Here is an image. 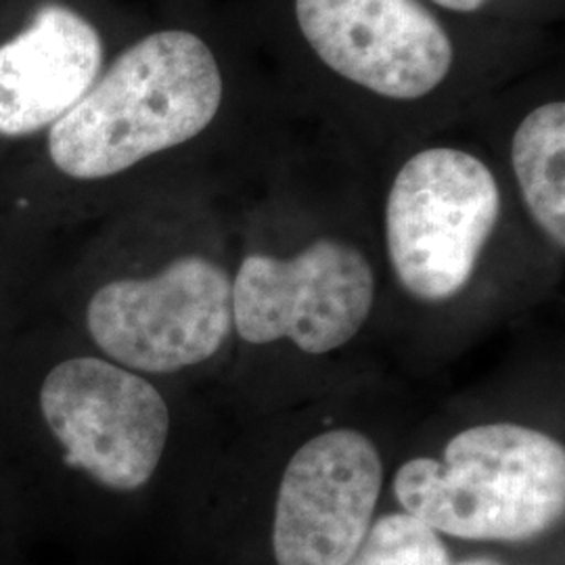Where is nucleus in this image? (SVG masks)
Wrapping results in <instances>:
<instances>
[{"instance_id":"nucleus-13","label":"nucleus","mask_w":565,"mask_h":565,"mask_svg":"<svg viewBox=\"0 0 565 565\" xmlns=\"http://www.w3.org/2000/svg\"><path fill=\"white\" fill-rule=\"evenodd\" d=\"M457 565H501L499 562H492V559H471V562H463V564Z\"/></svg>"},{"instance_id":"nucleus-6","label":"nucleus","mask_w":565,"mask_h":565,"mask_svg":"<svg viewBox=\"0 0 565 565\" xmlns=\"http://www.w3.org/2000/svg\"><path fill=\"white\" fill-rule=\"evenodd\" d=\"M375 300V273L363 249L319 237L289 258L249 254L233 281V324L245 342L289 340L327 354L356 338Z\"/></svg>"},{"instance_id":"nucleus-12","label":"nucleus","mask_w":565,"mask_h":565,"mask_svg":"<svg viewBox=\"0 0 565 565\" xmlns=\"http://www.w3.org/2000/svg\"><path fill=\"white\" fill-rule=\"evenodd\" d=\"M436 13L448 18H478L492 11L497 4L507 0H422Z\"/></svg>"},{"instance_id":"nucleus-11","label":"nucleus","mask_w":565,"mask_h":565,"mask_svg":"<svg viewBox=\"0 0 565 565\" xmlns=\"http://www.w3.org/2000/svg\"><path fill=\"white\" fill-rule=\"evenodd\" d=\"M49 273L0 264V348L39 312Z\"/></svg>"},{"instance_id":"nucleus-3","label":"nucleus","mask_w":565,"mask_h":565,"mask_svg":"<svg viewBox=\"0 0 565 565\" xmlns=\"http://www.w3.org/2000/svg\"><path fill=\"white\" fill-rule=\"evenodd\" d=\"M103 359L145 377L174 375L212 359L233 327V279L205 254H174L139 273L105 277L76 303H41Z\"/></svg>"},{"instance_id":"nucleus-1","label":"nucleus","mask_w":565,"mask_h":565,"mask_svg":"<svg viewBox=\"0 0 565 565\" xmlns=\"http://www.w3.org/2000/svg\"><path fill=\"white\" fill-rule=\"evenodd\" d=\"M226 105L228 74L212 42L182 25L147 32L44 132L46 166L78 186L116 181L202 139Z\"/></svg>"},{"instance_id":"nucleus-2","label":"nucleus","mask_w":565,"mask_h":565,"mask_svg":"<svg viewBox=\"0 0 565 565\" xmlns=\"http://www.w3.org/2000/svg\"><path fill=\"white\" fill-rule=\"evenodd\" d=\"M394 492L404 513L436 534L524 541L564 515V446L524 425H476L446 445L443 461H406Z\"/></svg>"},{"instance_id":"nucleus-5","label":"nucleus","mask_w":565,"mask_h":565,"mask_svg":"<svg viewBox=\"0 0 565 565\" xmlns=\"http://www.w3.org/2000/svg\"><path fill=\"white\" fill-rule=\"evenodd\" d=\"M492 168L457 145H429L404 160L385 198L387 258L419 300L457 296L501 218Z\"/></svg>"},{"instance_id":"nucleus-7","label":"nucleus","mask_w":565,"mask_h":565,"mask_svg":"<svg viewBox=\"0 0 565 565\" xmlns=\"http://www.w3.org/2000/svg\"><path fill=\"white\" fill-rule=\"evenodd\" d=\"M384 486L375 445L354 429L308 440L285 467L273 524L279 565H345L373 525Z\"/></svg>"},{"instance_id":"nucleus-4","label":"nucleus","mask_w":565,"mask_h":565,"mask_svg":"<svg viewBox=\"0 0 565 565\" xmlns=\"http://www.w3.org/2000/svg\"><path fill=\"white\" fill-rule=\"evenodd\" d=\"M287 15L306 57L364 102L411 111L463 72L452 28L422 0H287Z\"/></svg>"},{"instance_id":"nucleus-10","label":"nucleus","mask_w":565,"mask_h":565,"mask_svg":"<svg viewBox=\"0 0 565 565\" xmlns=\"http://www.w3.org/2000/svg\"><path fill=\"white\" fill-rule=\"evenodd\" d=\"M345 565H450V559L431 527L406 513H394L371 525L363 545Z\"/></svg>"},{"instance_id":"nucleus-9","label":"nucleus","mask_w":565,"mask_h":565,"mask_svg":"<svg viewBox=\"0 0 565 565\" xmlns=\"http://www.w3.org/2000/svg\"><path fill=\"white\" fill-rule=\"evenodd\" d=\"M511 168L527 214L559 249L565 247V102L527 107L513 128Z\"/></svg>"},{"instance_id":"nucleus-8","label":"nucleus","mask_w":565,"mask_h":565,"mask_svg":"<svg viewBox=\"0 0 565 565\" xmlns=\"http://www.w3.org/2000/svg\"><path fill=\"white\" fill-rule=\"evenodd\" d=\"M102 28L74 4L46 0L0 42V139L44 135L107 65Z\"/></svg>"}]
</instances>
